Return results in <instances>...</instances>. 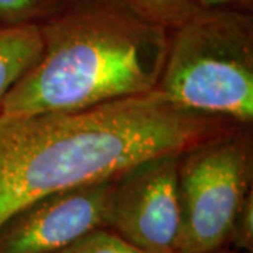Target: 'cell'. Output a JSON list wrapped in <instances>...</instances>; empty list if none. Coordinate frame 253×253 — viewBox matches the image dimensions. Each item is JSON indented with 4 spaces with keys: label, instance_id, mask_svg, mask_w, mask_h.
Returning <instances> with one entry per match:
<instances>
[{
    "label": "cell",
    "instance_id": "7",
    "mask_svg": "<svg viewBox=\"0 0 253 253\" xmlns=\"http://www.w3.org/2000/svg\"><path fill=\"white\" fill-rule=\"evenodd\" d=\"M41 52L38 24H0V113L10 89L40 59Z\"/></svg>",
    "mask_w": 253,
    "mask_h": 253
},
{
    "label": "cell",
    "instance_id": "5",
    "mask_svg": "<svg viewBox=\"0 0 253 253\" xmlns=\"http://www.w3.org/2000/svg\"><path fill=\"white\" fill-rule=\"evenodd\" d=\"M180 155L145 159L111 183L106 228L145 253H179Z\"/></svg>",
    "mask_w": 253,
    "mask_h": 253
},
{
    "label": "cell",
    "instance_id": "2",
    "mask_svg": "<svg viewBox=\"0 0 253 253\" xmlns=\"http://www.w3.org/2000/svg\"><path fill=\"white\" fill-rule=\"evenodd\" d=\"M42 52L0 116L76 111L154 91L170 30L126 0H69L40 24Z\"/></svg>",
    "mask_w": 253,
    "mask_h": 253
},
{
    "label": "cell",
    "instance_id": "1",
    "mask_svg": "<svg viewBox=\"0 0 253 253\" xmlns=\"http://www.w3.org/2000/svg\"><path fill=\"white\" fill-rule=\"evenodd\" d=\"M225 126L224 118L174 104L156 89L76 111L0 116V226L41 197L183 154Z\"/></svg>",
    "mask_w": 253,
    "mask_h": 253
},
{
    "label": "cell",
    "instance_id": "4",
    "mask_svg": "<svg viewBox=\"0 0 253 253\" xmlns=\"http://www.w3.org/2000/svg\"><path fill=\"white\" fill-rule=\"evenodd\" d=\"M248 134L224 131L184 151L179 159V253L221 251L238 210L252 190Z\"/></svg>",
    "mask_w": 253,
    "mask_h": 253
},
{
    "label": "cell",
    "instance_id": "8",
    "mask_svg": "<svg viewBox=\"0 0 253 253\" xmlns=\"http://www.w3.org/2000/svg\"><path fill=\"white\" fill-rule=\"evenodd\" d=\"M69 0H0V24H42Z\"/></svg>",
    "mask_w": 253,
    "mask_h": 253
},
{
    "label": "cell",
    "instance_id": "10",
    "mask_svg": "<svg viewBox=\"0 0 253 253\" xmlns=\"http://www.w3.org/2000/svg\"><path fill=\"white\" fill-rule=\"evenodd\" d=\"M56 253H145L109 228H96Z\"/></svg>",
    "mask_w": 253,
    "mask_h": 253
},
{
    "label": "cell",
    "instance_id": "3",
    "mask_svg": "<svg viewBox=\"0 0 253 253\" xmlns=\"http://www.w3.org/2000/svg\"><path fill=\"white\" fill-rule=\"evenodd\" d=\"M156 90L181 107L242 124L251 123V10L200 7L172 28Z\"/></svg>",
    "mask_w": 253,
    "mask_h": 253
},
{
    "label": "cell",
    "instance_id": "12",
    "mask_svg": "<svg viewBox=\"0 0 253 253\" xmlns=\"http://www.w3.org/2000/svg\"><path fill=\"white\" fill-rule=\"evenodd\" d=\"M253 0H196L200 7L217 9V7H231V9L251 10Z\"/></svg>",
    "mask_w": 253,
    "mask_h": 253
},
{
    "label": "cell",
    "instance_id": "6",
    "mask_svg": "<svg viewBox=\"0 0 253 253\" xmlns=\"http://www.w3.org/2000/svg\"><path fill=\"white\" fill-rule=\"evenodd\" d=\"M113 179L48 194L0 226V253H56L96 228H106Z\"/></svg>",
    "mask_w": 253,
    "mask_h": 253
},
{
    "label": "cell",
    "instance_id": "11",
    "mask_svg": "<svg viewBox=\"0 0 253 253\" xmlns=\"http://www.w3.org/2000/svg\"><path fill=\"white\" fill-rule=\"evenodd\" d=\"M228 244H231L238 252H253V193L246 194L244 203L238 210Z\"/></svg>",
    "mask_w": 253,
    "mask_h": 253
},
{
    "label": "cell",
    "instance_id": "9",
    "mask_svg": "<svg viewBox=\"0 0 253 253\" xmlns=\"http://www.w3.org/2000/svg\"><path fill=\"white\" fill-rule=\"evenodd\" d=\"M141 14L172 30L191 16L200 6L196 0H126Z\"/></svg>",
    "mask_w": 253,
    "mask_h": 253
},
{
    "label": "cell",
    "instance_id": "13",
    "mask_svg": "<svg viewBox=\"0 0 253 253\" xmlns=\"http://www.w3.org/2000/svg\"><path fill=\"white\" fill-rule=\"evenodd\" d=\"M210 253H242V252H225L224 249H221V251H215V252H210Z\"/></svg>",
    "mask_w": 253,
    "mask_h": 253
}]
</instances>
